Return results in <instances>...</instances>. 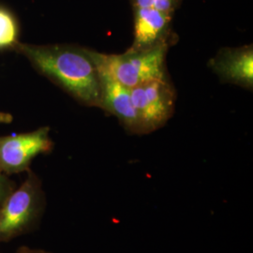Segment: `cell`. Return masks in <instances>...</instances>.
I'll return each instance as SVG.
<instances>
[{"mask_svg": "<svg viewBox=\"0 0 253 253\" xmlns=\"http://www.w3.org/2000/svg\"><path fill=\"white\" fill-rule=\"evenodd\" d=\"M13 51L24 55L38 73L83 105L100 106V74L85 47L20 42Z\"/></svg>", "mask_w": 253, "mask_h": 253, "instance_id": "obj_1", "label": "cell"}, {"mask_svg": "<svg viewBox=\"0 0 253 253\" xmlns=\"http://www.w3.org/2000/svg\"><path fill=\"white\" fill-rule=\"evenodd\" d=\"M171 46L163 44L138 51L127 49L119 54H103L88 48L86 50L100 73L131 89L168 75L166 56Z\"/></svg>", "mask_w": 253, "mask_h": 253, "instance_id": "obj_2", "label": "cell"}, {"mask_svg": "<svg viewBox=\"0 0 253 253\" xmlns=\"http://www.w3.org/2000/svg\"><path fill=\"white\" fill-rule=\"evenodd\" d=\"M46 195L41 178L30 169L0 208V243L30 234L41 225L45 212Z\"/></svg>", "mask_w": 253, "mask_h": 253, "instance_id": "obj_3", "label": "cell"}, {"mask_svg": "<svg viewBox=\"0 0 253 253\" xmlns=\"http://www.w3.org/2000/svg\"><path fill=\"white\" fill-rule=\"evenodd\" d=\"M130 94L142 134L164 126L174 113L176 92L168 75L135 86Z\"/></svg>", "mask_w": 253, "mask_h": 253, "instance_id": "obj_4", "label": "cell"}, {"mask_svg": "<svg viewBox=\"0 0 253 253\" xmlns=\"http://www.w3.org/2000/svg\"><path fill=\"white\" fill-rule=\"evenodd\" d=\"M53 148L48 126L27 133L0 136V172L9 176L27 172L37 156L50 153Z\"/></svg>", "mask_w": 253, "mask_h": 253, "instance_id": "obj_5", "label": "cell"}, {"mask_svg": "<svg viewBox=\"0 0 253 253\" xmlns=\"http://www.w3.org/2000/svg\"><path fill=\"white\" fill-rule=\"evenodd\" d=\"M133 42L129 50H148L163 44L175 42L172 30L174 14L154 9L132 8Z\"/></svg>", "mask_w": 253, "mask_h": 253, "instance_id": "obj_6", "label": "cell"}, {"mask_svg": "<svg viewBox=\"0 0 253 253\" xmlns=\"http://www.w3.org/2000/svg\"><path fill=\"white\" fill-rule=\"evenodd\" d=\"M208 65L222 83L253 90V44L221 48L210 58Z\"/></svg>", "mask_w": 253, "mask_h": 253, "instance_id": "obj_7", "label": "cell"}, {"mask_svg": "<svg viewBox=\"0 0 253 253\" xmlns=\"http://www.w3.org/2000/svg\"><path fill=\"white\" fill-rule=\"evenodd\" d=\"M99 72V71H98ZM100 79V108L117 117L127 132L142 134L130 89L99 72Z\"/></svg>", "mask_w": 253, "mask_h": 253, "instance_id": "obj_8", "label": "cell"}, {"mask_svg": "<svg viewBox=\"0 0 253 253\" xmlns=\"http://www.w3.org/2000/svg\"><path fill=\"white\" fill-rule=\"evenodd\" d=\"M17 20L9 11L0 6V50L13 48L19 42Z\"/></svg>", "mask_w": 253, "mask_h": 253, "instance_id": "obj_9", "label": "cell"}, {"mask_svg": "<svg viewBox=\"0 0 253 253\" xmlns=\"http://www.w3.org/2000/svg\"><path fill=\"white\" fill-rule=\"evenodd\" d=\"M184 0H129L132 8L154 9L174 14Z\"/></svg>", "mask_w": 253, "mask_h": 253, "instance_id": "obj_10", "label": "cell"}, {"mask_svg": "<svg viewBox=\"0 0 253 253\" xmlns=\"http://www.w3.org/2000/svg\"><path fill=\"white\" fill-rule=\"evenodd\" d=\"M16 187V183L10 179L9 175L0 172V208Z\"/></svg>", "mask_w": 253, "mask_h": 253, "instance_id": "obj_11", "label": "cell"}, {"mask_svg": "<svg viewBox=\"0 0 253 253\" xmlns=\"http://www.w3.org/2000/svg\"><path fill=\"white\" fill-rule=\"evenodd\" d=\"M16 253H48L46 251L42 250H35V249H30L28 247H21L17 250Z\"/></svg>", "mask_w": 253, "mask_h": 253, "instance_id": "obj_12", "label": "cell"}, {"mask_svg": "<svg viewBox=\"0 0 253 253\" xmlns=\"http://www.w3.org/2000/svg\"><path fill=\"white\" fill-rule=\"evenodd\" d=\"M13 120V118L10 114L0 112V124H9Z\"/></svg>", "mask_w": 253, "mask_h": 253, "instance_id": "obj_13", "label": "cell"}]
</instances>
